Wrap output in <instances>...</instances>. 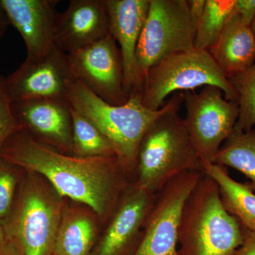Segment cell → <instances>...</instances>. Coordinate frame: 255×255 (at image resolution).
Here are the masks:
<instances>
[{"mask_svg": "<svg viewBox=\"0 0 255 255\" xmlns=\"http://www.w3.org/2000/svg\"><path fill=\"white\" fill-rule=\"evenodd\" d=\"M1 155L26 172L40 174L65 199L91 208L103 228L133 182L116 156L67 155L36 141L23 129L9 137Z\"/></svg>", "mask_w": 255, "mask_h": 255, "instance_id": "obj_1", "label": "cell"}, {"mask_svg": "<svg viewBox=\"0 0 255 255\" xmlns=\"http://www.w3.org/2000/svg\"><path fill=\"white\" fill-rule=\"evenodd\" d=\"M183 92L174 93L159 110L142 105L141 96L132 95L123 105L107 103L92 93L80 80L70 84L67 100L72 109L90 121L102 132L113 147L114 154L124 170L135 182L137 152L144 135L154 122L170 110Z\"/></svg>", "mask_w": 255, "mask_h": 255, "instance_id": "obj_2", "label": "cell"}, {"mask_svg": "<svg viewBox=\"0 0 255 255\" xmlns=\"http://www.w3.org/2000/svg\"><path fill=\"white\" fill-rule=\"evenodd\" d=\"M181 255H234L243 228L223 205L219 187L204 173L183 208L179 231Z\"/></svg>", "mask_w": 255, "mask_h": 255, "instance_id": "obj_3", "label": "cell"}, {"mask_svg": "<svg viewBox=\"0 0 255 255\" xmlns=\"http://www.w3.org/2000/svg\"><path fill=\"white\" fill-rule=\"evenodd\" d=\"M183 102L184 93L151 126L139 147L135 182L152 194L184 172L202 171L184 119L179 115Z\"/></svg>", "mask_w": 255, "mask_h": 255, "instance_id": "obj_4", "label": "cell"}, {"mask_svg": "<svg viewBox=\"0 0 255 255\" xmlns=\"http://www.w3.org/2000/svg\"><path fill=\"white\" fill-rule=\"evenodd\" d=\"M66 200L40 174L25 171L14 206L2 226L5 239L16 246L19 255H54Z\"/></svg>", "mask_w": 255, "mask_h": 255, "instance_id": "obj_5", "label": "cell"}, {"mask_svg": "<svg viewBox=\"0 0 255 255\" xmlns=\"http://www.w3.org/2000/svg\"><path fill=\"white\" fill-rule=\"evenodd\" d=\"M218 87L230 102H238L236 90L208 50L194 49L171 55L147 72L141 93L146 108L159 110L174 92Z\"/></svg>", "mask_w": 255, "mask_h": 255, "instance_id": "obj_6", "label": "cell"}, {"mask_svg": "<svg viewBox=\"0 0 255 255\" xmlns=\"http://www.w3.org/2000/svg\"><path fill=\"white\" fill-rule=\"evenodd\" d=\"M196 29L187 0H150L136 50L139 78L171 55L194 49Z\"/></svg>", "mask_w": 255, "mask_h": 255, "instance_id": "obj_7", "label": "cell"}, {"mask_svg": "<svg viewBox=\"0 0 255 255\" xmlns=\"http://www.w3.org/2000/svg\"><path fill=\"white\" fill-rule=\"evenodd\" d=\"M184 93V124L201 163L213 162L237 122L238 104L226 100L218 87L205 86L199 93Z\"/></svg>", "mask_w": 255, "mask_h": 255, "instance_id": "obj_8", "label": "cell"}, {"mask_svg": "<svg viewBox=\"0 0 255 255\" xmlns=\"http://www.w3.org/2000/svg\"><path fill=\"white\" fill-rule=\"evenodd\" d=\"M203 175L202 171L184 172L157 193L132 255H181L178 240L181 215Z\"/></svg>", "mask_w": 255, "mask_h": 255, "instance_id": "obj_9", "label": "cell"}, {"mask_svg": "<svg viewBox=\"0 0 255 255\" xmlns=\"http://www.w3.org/2000/svg\"><path fill=\"white\" fill-rule=\"evenodd\" d=\"M68 58L74 78L92 93L110 105L127 103L122 53L112 33Z\"/></svg>", "mask_w": 255, "mask_h": 255, "instance_id": "obj_10", "label": "cell"}, {"mask_svg": "<svg viewBox=\"0 0 255 255\" xmlns=\"http://www.w3.org/2000/svg\"><path fill=\"white\" fill-rule=\"evenodd\" d=\"M74 79L68 54L55 45L43 56L26 58L5 78V87L11 102L38 99L67 100Z\"/></svg>", "mask_w": 255, "mask_h": 255, "instance_id": "obj_11", "label": "cell"}, {"mask_svg": "<svg viewBox=\"0 0 255 255\" xmlns=\"http://www.w3.org/2000/svg\"><path fill=\"white\" fill-rule=\"evenodd\" d=\"M156 194L132 182L89 255H132Z\"/></svg>", "mask_w": 255, "mask_h": 255, "instance_id": "obj_12", "label": "cell"}, {"mask_svg": "<svg viewBox=\"0 0 255 255\" xmlns=\"http://www.w3.org/2000/svg\"><path fill=\"white\" fill-rule=\"evenodd\" d=\"M11 110L22 129L36 141L72 155L73 120L67 100L38 99L11 102Z\"/></svg>", "mask_w": 255, "mask_h": 255, "instance_id": "obj_13", "label": "cell"}, {"mask_svg": "<svg viewBox=\"0 0 255 255\" xmlns=\"http://www.w3.org/2000/svg\"><path fill=\"white\" fill-rule=\"evenodd\" d=\"M110 33L107 0H71L67 9L57 15L54 42L70 54Z\"/></svg>", "mask_w": 255, "mask_h": 255, "instance_id": "obj_14", "label": "cell"}, {"mask_svg": "<svg viewBox=\"0 0 255 255\" xmlns=\"http://www.w3.org/2000/svg\"><path fill=\"white\" fill-rule=\"evenodd\" d=\"M111 33L119 45L123 61L124 87L128 96H141L136 50L148 12L150 0H107Z\"/></svg>", "mask_w": 255, "mask_h": 255, "instance_id": "obj_15", "label": "cell"}, {"mask_svg": "<svg viewBox=\"0 0 255 255\" xmlns=\"http://www.w3.org/2000/svg\"><path fill=\"white\" fill-rule=\"evenodd\" d=\"M58 0H1L10 25L18 31L26 48V58L47 54L55 46Z\"/></svg>", "mask_w": 255, "mask_h": 255, "instance_id": "obj_16", "label": "cell"}, {"mask_svg": "<svg viewBox=\"0 0 255 255\" xmlns=\"http://www.w3.org/2000/svg\"><path fill=\"white\" fill-rule=\"evenodd\" d=\"M103 225L88 206L67 199L55 238L54 255H89Z\"/></svg>", "mask_w": 255, "mask_h": 255, "instance_id": "obj_17", "label": "cell"}, {"mask_svg": "<svg viewBox=\"0 0 255 255\" xmlns=\"http://www.w3.org/2000/svg\"><path fill=\"white\" fill-rule=\"evenodd\" d=\"M208 51L228 78L246 71L255 63L253 28L234 10L221 36Z\"/></svg>", "mask_w": 255, "mask_h": 255, "instance_id": "obj_18", "label": "cell"}, {"mask_svg": "<svg viewBox=\"0 0 255 255\" xmlns=\"http://www.w3.org/2000/svg\"><path fill=\"white\" fill-rule=\"evenodd\" d=\"M202 172L219 187L226 209L241 223L242 227L255 231V193L248 184L231 177L227 168L214 163H202Z\"/></svg>", "mask_w": 255, "mask_h": 255, "instance_id": "obj_19", "label": "cell"}, {"mask_svg": "<svg viewBox=\"0 0 255 255\" xmlns=\"http://www.w3.org/2000/svg\"><path fill=\"white\" fill-rule=\"evenodd\" d=\"M213 162L246 176L250 180L246 184L255 193V128L246 132L233 131Z\"/></svg>", "mask_w": 255, "mask_h": 255, "instance_id": "obj_20", "label": "cell"}, {"mask_svg": "<svg viewBox=\"0 0 255 255\" xmlns=\"http://www.w3.org/2000/svg\"><path fill=\"white\" fill-rule=\"evenodd\" d=\"M73 120L72 155L79 157L115 156L108 139L81 114L71 108Z\"/></svg>", "mask_w": 255, "mask_h": 255, "instance_id": "obj_21", "label": "cell"}, {"mask_svg": "<svg viewBox=\"0 0 255 255\" xmlns=\"http://www.w3.org/2000/svg\"><path fill=\"white\" fill-rule=\"evenodd\" d=\"M235 0H206L205 9L196 27L194 48L208 50L221 36L234 12Z\"/></svg>", "mask_w": 255, "mask_h": 255, "instance_id": "obj_22", "label": "cell"}, {"mask_svg": "<svg viewBox=\"0 0 255 255\" xmlns=\"http://www.w3.org/2000/svg\"><path fill=\"white\" fill-rule=\"evenodd\" d=\"M238 95L239 115L235 132H246L255 127V63L251 68L228 78Z\"/></svg>", "mask_w": 255, "mask_h": 255, "instance_id": "obj_23", "label": "cell"}, {"mask_svg": "<svg viewBox=\"0 0 255 255\" xmlns=\"http://www.w3.org/2000/svg\"><path fill=\"white\" fill-rule=\"evenodd\" d=\"M25 170L0 155V224L12 209Z\"/></svg>", "mask_w": 255, "mask_h": 255, "instance_id": "obj_24", "label": "cell"}, {"mask_svg": "<svg viewBox=\"0 0 255 255\" xmlns=\"http://www.w3.org/2000/svg\"><path fill=\"white\" fill-rule=\"evenodd\" d=\"M21 129L11 110V101L5 87V77L0 75V155L9 137Z\"/></svg>", "mask_w": 255, "mask_h": 255, "instance_id": "obj_25", "label": "cell"}, {"mask_svg": "<svg viewBox=\"0 0 255 255\" xmlns=\"http://www.w3.org/2000/svg\"><path fill=\"white\" fill-rule=\"evenodd\" d=\"M234 10L243 22L251 26L255 17V0H235Z\"/></svg>", "mask_w": 255, "mask_h": 255, "instance_id": "obj_26", "label": "cell"}, {"mask_svg": "<svg viewBox=\"0 0 255 255\" xmlns=\"http://www.w3.org/2000/svg\"><path fill=\"white\" fill-rule=\"evenodd\" d=\"M243 243L234 255H255V231L243 228Z\"/></svg>", "mask_w": 255, "mask_h": 255, "instance_id": "obj_27", "label": "cell"}, {"mask_svg": "<svg viewBox=\"0 0 255 255\" xmlns=\"http://www.w3.org/2000/svg\"><path fill=\"white\" fill-rule=\"evenodd\" d=\"M187 1L191 22L196 29V26L205 9L206 0H187Z\"/></svg>", "mask_w": 255, "mask_h": 255, "instance_id": "obj_28", "label": "cell"}, {"mask_svg": "<svg viewBox=\"0 0 255 255\" xmlns=\"http://www.w3.org/2000/svg\"><path fill=\"white\" fill-rule=\"evenodd\" d=\"M10 23L0 0V41L4 37Z\"/></svg>", "mask_w": 255, "mask_h": 255, "instance_id": "obj_29", "label": "cell"}, {"mask_svg": "<svg viewBox=\"0 0 255 255\" xmlns=\"http://www.w3.org/2000/svg\"><path fill=\"white\" fill-rule=\"evenodd\" d=\"M0 255H19L16 246L11 241L5 239L0 248Z\"/></svg>", "mask_w": 255, "mask_h": 255, "instance_id": "obj_30", "label": "cell"}, {"mask_svg": "<svg viewBox=\"0 0 255 255\" xmlns=\"http://www.w3.org/2000/svg\"><path fill=\"white\" fill-rule=\"evenodd\" d=\"M5 241V233L4 231V228L0 224V248L2 246L3 243Z\"/></svg>", "mask_w": 255, "mask_h": 255, "instance_id": "obj_31", "label": "cell"}, {"mask_svg": "<svg viewBox=\"0 0 255 255\" xmlns=\"http://www.w3.org/2000/svg\"><path fill=\"white\" fill-rule=\"evenodd\" d=\"M251 27L253 28V33H254L255 36V17L253 20V23H252Z\"/></svg>", "mask_w": 255, "mask_h": 255, "instance_id": "obj_32", "label": "cell"}]
</instances>
